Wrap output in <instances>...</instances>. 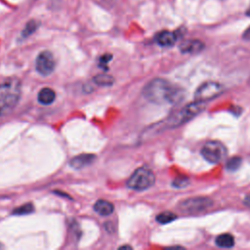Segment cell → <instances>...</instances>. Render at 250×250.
<instances>
[{"label": "cell", "instance_id": "cell-2", "mask_svg": "<svg viewBox=\"0 0 250 250\" xmlns=\"http://www.w3.org/2000/svg\"><path fill=\"white\" fill-rule=\"evenodd\" d=\"M21 97V83L18 79H9L0 84V116L9 113Z\"/></svg>", "mask_w": 250, "mask_h": 250}, {"label": "cell", "instance_id": "cell-1", "mask_svg": "<svg viewBox=\"0 0 250 250\" xmlns=\"http://www.w3.org/2000/svg\"><path fill=\"white\" fill-rule=\"evenodd\" d=\"M143 94L146 100L154 104L174 103L181 97V92L170 82L162 78H155L144 88Z\"/></svg>", "mask_w": 250, "mask_h": 250}, {"label": "cell", "instance_id": "cell-4", "mask_svg": "<svg viewBox=\"0 0 250 250\" xmlns=\"http://www.w3.org/2000/svg\"><path fill=\"white\" fill-rule=\"evenodd\" d=\"M155 182L153 172L147 168L141 167L137 169L129 178L127 186L135 190H145L150 188Z\"/></svg>", "mask_w": 250, "mask_h": 250}, {"label": "cell", "instance_id": "cell-22", "mask_svg": "<svg viewBox=\"0 0 250 250\" xmlns=\"http://www.w3.org/2000/svg\"><path fill=\"white\" fill-rule=\"evenodd\" d=\"M243 38L246 40H250V26L245 30V32L243 34Z\"/></svg>", "mask_w": 250, "mask_h": 250}, {"label": "cell", "instance_id": "cell-10", "mask_svg": "<svg viewBox=\"0 0 250 250\" xmlns=\"http://www.w3.org/2000/svg\"><path fill=\"white\" fill-rule=\"evenodd\" d=\"M176 40H177L176 33L167 31V30L159 32L155 37L156 43L162 47H171L175 44Z\"/></svg>", "mask_w": 250, "mask_h": 250}, {"label": "cell", "instance_id": "cell-21", "mask_svg": "<svg viewBox=\"0 0 250 250\" xmlns=\"http://www.w3.org/2000/svg\"><path fill=\"white\" fill-rule=\"evenodd\" d=\"M112 59V56L110 54H104V56H102L100 58V62H99V66L103 67L104 69H107L106 64L108 63V62Z\"/></svg>", "mask_w": 250, "mask_h": 250}, {"label": "cell", "instance_id": "cell-19", "mask_svg": "<svg viewBox=\"0 0 250 250\" xmlns=\"http://www.w3.org/2000/svg\"><path fill=\"white\" fill-rule=\"evenodd\" d=\"M241 164V158L240 157H232L228 160L226 164V168L229 171H235L239 168Z\"/></svg>", "mask_w": 250, "mask_h": 250}, {"label": "cell", "instance_id": "cell-12", "mask_svg": "<svg viewBox=\"0 0 250 250\" xmlns=\"http://www.w3.org/2000/svg\"><path fill=\"white\" fill-rule=\"evenodd\" d=\"M55 99H56L55 91L48 87L41 89L37 96L38 102L42 104H50L55 101Z\"/></svg>", "mask_w": 250, "mask_h": 250}, {"label": "cell", "instance_id": "cell-18", "mask_svg": "<svg viewBox=\"0 0 250 250\" xmlns=\"http://www.w3.org/2000/svg\"><path fill=\"white\" fill-rule=\"evenodd\" d=\"M38 24H39V23H38L36 21H34V20L29 21L26 23L24 29L22 30V36L26 37V36H29L30 34H32V33L37 29Z\"/></svg>", "mask_w": 250, "mask_h": 250}, {"label": "cell", "instance_id": "cell-24", "mask_svg": "<svg viewBox=\"0 0 250 250\" xmlns=\"http://www.w3.org/2000/svg\"><path fill=\"white\" fill-rule=\"evenodd\" d=\"M246 15H247V16H249V17H250V7H249V9H248V10H247V12H246Z\"/></svg>", "mask_w": 250, "mask_h": 250}, {"label": "cell", "instance_id": "cell-13", "mask_svg": "<svg viewBox=\"0 0 250 250\" xmlns=\"http://www.w3.org/2000/svg\"><path fill=\"white\" fill-rule=\"evenodd\" d=\"M94 209L97 213H99L102 216H108L113 212V205L107 201V200H104V199H100L98 200L95 205H94Z\"/></svg>", "mask_w": 250, "mask_h": 250}, {"label": "cell", "instance_id": "cell-3", "mask_svg": "<svg viewBox=\"0 0 250 250\" xmlns=\"http://www.w3.org/2000/svg\"><path fill=\"white\" fill-rule=\"evenodd\" d=\"M203 108H204L203 103L195 101L194 103H191V104L184 106L181 110H179V111L175 112L173 115H171L167 120V126L168 127L181 126L182 124L189 121L191 118H193L199 112H201L203 110Z\"/></svg>", "mask_w": 250, "mask_h": 250}, {"label": "cell", "instance_id": "cell-6", "mask_svg": "<svg viewBox=\"0 0 250 250\" xmlns=\"http://www.w3.org/2000/svg\"><path fill=\"white\" fill-rule=\"evenodd\" d=\"M223 92V86L217 82L208 81L201 84L195 91V101L205 103L219 96Z\"/></svg>", "mask_w": 250, "mask_h": 250}, {"label": "cell", "instance_id": "cell-11", "mask_svg": "<svg viewBox=\"0 0 250 250\" xmlns=\"http://www.w3.org/2000/svg\"><path fill=\"white\" fill-rule=\"evenodd\" d=\"M96 159L94 154H81L70 160V166L75 169H81L91 165Z\"/></svg>", "mask_w": 250, "mask_h": 250}, {"label": "cell", "instance_id": "cell-25", "mask_svg": "<svg viewBox=\"0 0 250 250\" xmlns=\"http://www.w3.org/2000/svg\"><path fill=\"white\" fill-rule=\"evenodd\" d=\"M122 248H129V249H130L131 247H130V246H121V247H120V249H122Z\"/></svg>", "mask_w": 250, "mask_h": 250}, {"label": "cell", "instance_id": "cell-14", "mask_svg": "<svg viewBox=\"0 0 250 250\" xmlns=\"http://www.w3.org/2000/svg\"><path fill=\"white\" fill-rule=\"evenodd\" d=\"M216 244L222 248H230L234 245V238L229 233H223L217 236Z\"/></svg>", "mask_w": 250, "mask_h": 250}, {"label": "cell", "instance_id": "cell-15", "mask_svg": "<svg viewBox=\"0 0 250 250\" xmlns=\"http://www.w3.org/2000/svg\"><path fill=\"white\" fill-rule=\"evenodd\" d=\"M94 82L100 86H110L113 84L114 79L107 74H99L94 77Z\"/></svg>", "mask_w": 250, "mask_h": 250}, {"label": "cell", "instance_id": "cell-23", "mask_svg": "<svg viewBox=\"0 0 250 250\" xmlns=\"http://www.w3.org/2000/svg\"><path fill=\"white\" fill-rule=\"evenodd\" d=\"M244 204L247 205L248 207H250V194H247L246 197L244 198Z\"/></svg>", "mask_w": 250, "mask_h": 250}, {"label": "cell", "instance_id": "cell-8", "mask_svg": "<svg viewBox=\"0 0 250 250\" xmlns=\"http://www.w3.org/2000/svg\"><path fill=\"white\" fill-rule=\"evenodd\" d=\"M212 205V201L206 197H192L186 199L179 205L184 212L194 213L208 209Z\"/></svg>", "mask_w": 250, "mask_h": 250}, {"label": "cell", "instance_id": "cell-5", "mask_svg": "<svg viewBox=\"0 0 250 250\" xmlns=\"http://www.w3.org/2000/svg\"><path fill=\"white\" fill-rule=\"evenodd\" d=\"M202 156L210 163H219L227 155L225 146L217 141H209L204 144L201 149Z\"/></svg>", "mask_w": 250, "mask_h": 250}, {"label": "cell", "instance_id": "cell-17", "mask_svg": "<svg viewBox=\"0 0 250 250\" xmlns=\"http://www.w3.org/2000/svg\"><path fill=\"white\" fill-rule=\"evenodd\" d=\"M34 210V207L31 203H25L16 209L13 210V214L15 215H25V214H29L32 213Z\"/></svg>", "mask_w": 250, "mask_h": 250}, {"label": "cell", "instance_id": "cell-20", "mask_svg": "<svg viewBox=\"0 0 250 250\" xmlns=\"http://www.w3.org/2000/svg\"><path fill=\"white\" fill-rule=\"evenodd\" d=\"M188 183H189L188 178H187V177H178L173 181V186L177 188H180L187 187L188 185Z\"/></svg>", "mask_w": 250, "mask_h": 250}, {"label": "cell", "instance_id": "cell-7", "mask_svg": "<svg viewBox=\"0 0 250 250\" xmlns=\"http://www.w3.org/2000/svg\"><path fill=\"white\" fill-rule=\"evenodd\" d=\"M56 66V61L53 54L50 51L41 52L35 62V68L41 75L47 76L51 74Z\"/></svg>", "mask_w": 250, "mask_h": 250}, {"label": "cell", "instance_id": "cell-9", "mask_svg": "<svg viewBox=\"0 0 250 250\" xmlns=\"http://www.w3.org/2000/svg\"><path fill=\"white\" fill-rule=\"evenodd\" d=\"M204 49V44L199 40H187L183 42L180 46L182 53L188 54H197Z\"/></svg>", "mask_w": 250, "mask_h": 250}, {"label": "cell", "instance_id": "cell-16", "mask_svg": "<svg viewBox=\"0 0 250 250\" xmlns=\"http://www.w3.org/2000/svg\"><path fill=\"white\" fill-rule=\"evenodd\" d=\"M175 219H176V215L174 213L168 212V211L162 212L159 215H157V217H156V221L160 224H168V223L174 221Z\"/></svg>", "mask_w": 250, "mask_h": 250}]
</instances>
